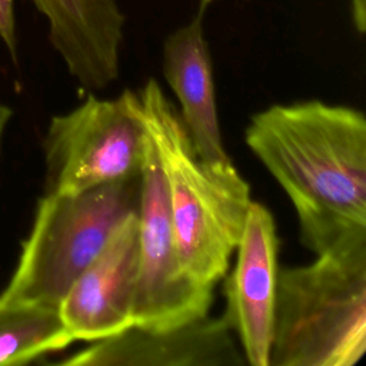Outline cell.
<instances>
[{
  "label": "cell",
  "instance_id": "obj_1",
  "mask_svg": "<svg viewBox=\"0 0 366 366\" xmlns=\"http://www.w3.org/2000/svg\"><path fill=\"white\" fill-rule=\"evenodd\" d=\"M250 152L290 199L302 244L320 254L366 233V119L320 100L273 104L244 130Z\"/></svg>",
  "mask_w": 366,
  "mask_h": 366
},
{
  "label": "cell",
  "instance_id": "obj_2",
  "mask_svg": "<svg viewBox=\"0 0 366 366\" xmlns=\"http://www.w3.org/2000/svg\"><path fill=\"white\" fill-rule=\"evenodd\" d=\"M137 94L164 177L182 269L192 280L214 287L240 239L250 187L236 167L217 172L200 160L176 106L154 79Z\"/></svg>",
  "mask_w": 366,
  "mask_h": 366
},
{
  "label": "cell",
  "instance_id": "obj_3",
  "mask_svg": "<svg viewBox=\"0 0 366 366\" xmlns=\"http://www.w3.org/2000/svg\"><path fill=\"white\" fill-rule=\"evenodd\" d=\"M366 350V233L279 269L269 366H355Z\"/></svg>",
  "mask_w": 366,
  "mask_h": 366
},
{
  "label": "cell",
  "instance_id": "obj_4",
  "mask_svg": "<svg viewBox=\"0 0 366 366\" xmlns=\"http://www.w3.org/2000/svg\"><path fill=\"white\" fill-rule=\"evenodd\" d=\"M139 200L140 174L76 193H44L0 296L59 307L76 277L137 212Z\"/></svg>",
  "mask_w": 366,
  "mask_h": 366
},
{
  "label": "cell",
  "instance_id": "obj_5",
  "mask_svg": "<svg viewBox=\"0 0 366 366\" xmlns=\"http://www.w3.org/2000/svg\"><path fill=\"white\" fill-rule=\"evenodd\" d=\"M149 146L139 94L116 99L89 93L76 109L54 116L43 139L46 193H76L139 176Z\"/></svg>",
  "mask_w": 366,
  "mask_h": 366
},
{
  "label": "cell",
  "instance_id": "obj_6",
  "mask_svg": "<svg viewBox=\"0 0 366 366\" xmlns=\"http://www.w3.org/2000/svg\"><path fill=\"white\" fill-rule=\"evenodd\" d=\"M137 217L139 280L133 325L166 330L207 316L213 287L192 280L182 269L166 183L150 139L140 173Z\"/></svg>",
  "mask_w": 366,
  "mask_h": 366
},
{
  "label": "cell",
  "instance_id": "obj_7",
  "mask_svg": "<svg viewBox=\"0 0 366 366\" xmlns=\"http://www.w3.org/2000/svg\"><path fill=\"white\" fill-rule=\"evenodd\" d=\"M226 280L224 317L240 339L252 366H269L277 287L279 239L272 213L262 203L249 206Z\"/></svg>",
  "mask_w": 366,
  "mask_h": 366
},
{
  "label": "cell",
  "instance_id": "obj_8",
  "mask_svg": "<svg viewBox=\"0 0 366 366\" xmlns=\"http://www.w3.org/2000/svg\"><path fill=\"white\" fill-rule=\"evenodd\" d=\"M139 280V217L130 214L76 277L59 305L74 340L94 342L133 325Z\"/></svg>",
  "mask_w": 366,
  "mask_h": 366
},
{
  "label": "cell",
  "instance_id": "obj_9",
  "mask_svg": "<svg viewBox=\"0 0 366 366\" xmlns=\"http://www.w3.org/2000/svg\"><path fill=\"white\" fill-rule=\"evenodd\" d=\"M224 315L203 316L166 330L132 325L92 342L61 363L67 366H243Z\"/></svg>",
  "mask_w": 366,
  "mask_h": 366
},
{
  "label": "cell",
  "instance_id": "obj_10",
  "mask_svg": "<svg viewBox=\"0 0 366 366\" xmlns=\"http://www.w3.org/2000/svg\"><path fill=\"white\" fill-rule=\"evenodd\" d=\"M49 21V37L70 74L89 92L119 76L126 17L117 0H34Z\"/></svg>",
  "mask_w": 366,
  "mask_h": 366
},
{
  "label": "cell",
  "instance_id": "obj_11",
  "mask_svg": "<svg viewBox=\"0 0 366 366\" xmlns=\"http://www.w3.org/2000/svg\"><path fill=\"white\" fill-rule=\"evenodd\" d=\"M162 67L180 103L179 114L200 160L217 172L234 169L222 140L213 66L203 36L202 13L166 39Z\"/></svg>",
  "mask_w": 366,
  "mask_h": 366
},
{
  "label": "cell",
  "instance_id": "obj_12",
  "mask_svg": "<svg viewBox=\"0 0 366 366\" xmlns=\"http://www.w3.org/2000/svg\"><path fill=\"white\" fill-rule=\"evenodd\" d=\"M73 342L59 307L0 296V366L24 365Z\"/></svg>",
  "mask_w": 366,
  "mask_h": 366
},
{
  "label": "cell",
  "instance_id": "obj_13",
  "mask_svg": "<svg viewBox=\"0 0 366 366\" xmlns=\"http://www.w3.org/2000/svg\"><path fill=\"white\" fill-rule=\"evenodd\" d=\"M0 39L6 43L10 53H16V19L14 0H0Z\"/></svg>",
  "mask_w": 366,
  "mask_h": 366
},
{
  "label": "cell",
  "instance_id": "obj_14",
  "mask_svg": "<svg viewBox=\"0 0 366 366\" xmlns=\"http://www.w3.org/2000/svg\"><path fill=\"white\" fill-rule=\"evenodd\" d=\"M355 27L359 33L366 30V0H350Z\"/></svg>",
  "mask_w": 366,
  "mask_h": 366
},
{
  "label": "cell",
  "instance_id": "obj_15",
  "mask_svg": "<svg viewBox=\"0 0 366 366\" xmlns=\"http://www.w3.org/2000/svg\"><path fill=\"white\" fill-rule=\"evenodd\" d=\"M10 117H11V109L0 103V143H1L3 132H4V129H6V126H7L9 120H10Z\"/></svg>",
  "mask_w": 366,
  "mask_h": 366
},
{
  "label": "cell",
  "instance_id": "obj_16",
  "mask_svg": "<svg viewBox=\"0 0 366 366\" xmlns=\"http://www.w3.org/2000/svg\"><path fill=\"white\" fill-rule=\"evenodd\" d=\"M210 1H212V0H200V13H202V14H203L204 9L209 6Z\"/></svg>",
  "mask_w": 366,
  "mask_h": 366
}]
</instances>
